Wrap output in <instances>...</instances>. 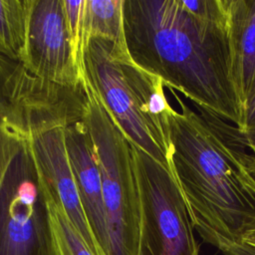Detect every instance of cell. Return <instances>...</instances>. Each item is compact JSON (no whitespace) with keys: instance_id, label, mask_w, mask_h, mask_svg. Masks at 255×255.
Masks as SVG:
<instances>
[{"instance_id":"4","label":"cell","mask_w":255,"mask_h":255,"mask_svg":"<svg viewBox=\"0 0 255 255\" xmlns=\"http://www.w3.org/2000/svg\"><path fill=\"white\" fill-rule=\"evenodd\" d=\"M88 127L100 168L111 255H142L143 210L131 145L87 78Z\"/></svg>"},{"instance_id":"16","label":"cell","mask_w":255,"mask_h":255,"mask_svg":"<svg viewBox=\"0 0 255 255\" xmlns=\"http://www.w3.org/2000/svg\"><path fill=\"white\" fill-rule=\"evenodd\" d=\"M216 248L225 255H255V247L244 242L223 243Z\"/></svg>"},{"instance_id":"9","label":"cell","mask_w":255,"mask_h":255,"mask_svg":"<svg viewBox=\"0 0 255 255\" xmlns=\"http://www.w3.org/2000/svg\"><path fill=\"white\" fill-rule=\"evenodd\" d=\"M66 143L88 221L104 252L111 255L102 177L84 117L67 126Z\"/></svg>"},{"instance_id":"18","label":"cell","mask_w":255,"mask_h":255,"mask_svg":"<svg viewBox=\"0 0 255 255\" xmlns=\"http://www.w3.org/2000/svg\"><path fill=\"white\" fill-rule=\"evenodd\" d=\"M241 242L247 243V244L255 247V229H253V230L249 231L247 234H245V236L243 237Z\"/></svg>"},{"instance_id":"7","label":"cell","mask_w":255,"mask_h":255,"mask_svg":"<svg viewBox=\"0 0 255 255\" xmlns=\"http://www.w3.org/2000/svg\"><path fill=\"white\" fill-rule=\"evenodd\" d=\"M85 94L40 124L33 131L31 144L46 182L81 237L95 255H107L96 239L86 216L66 143L67 126L85 115Z\"/></svg>"},{"instance_id":"3","label":"cell","mask_w":255,"mask_h":255,"mask_svg":"<svg viewBox=\"0 0 255 255\" xmlns=\"http://www.w3.org/2000/svg\"><path fill=\"white\" fill-rule=\"evenodd\" d=\"M85 66L128 139L171 172L169 118L174 110L161 79L139 67L128 49L101 38L89 41Z\"/></svg>"},{"instance_id":"12","label":"cell","mask_w":255,"mask_h":255,"mask_svg":"<svg viewBox=\"0 0 255 255\" xmlns=\"http://www.w3.org/2000/svg\"><path fill=\"white\" fill-rule=\"evenodd\" d=\"M125 0H86L84 39L87 47L93 38H101L128 49L124 22Z\"/></svg>"},{"instance_id":"11","label":"cell","mask_w":255,"mask_h":255,"mask_svg":"<svg viewBox=\"0 0 255 255\" xmlns=\"http://www.w3.org/2000/svg\"><path fill=\"white\" fill-rule=\"evenodd\" d=\"M36 165L39 186L47 208L55 255H95L81 237L62 204L46 182L37 162Z\"/></svg>"},{"instance_id":"5","label":"cell","mask_w":255,"mask_h":255,"mask_svg":"<svg viewBox=\"0 0 255 255\" xmlns=\"http://www.w3.org/2000/svg\"><path fill=\"white\" fill-rule=\"evenodd\" d=\"M130 145L143 210L142 255H199L190 213L174 176Z\"/></svg>"},{"instance_id":"1","label":"cell","mask_w":255,"mask_h":255,"mask_svg":"<svg viewBox=\"0 0 255 255\" xmlns=\"http://www.w3.org/2000/svg\"><path fill=\"white\" fill-rule=\"evenodd\" d=\"M180 111L169 118L170 167L195 231L217 247L255 229V180L245 164L236 127L210 112L191 110L169 89Z\"/></svg>"},{"instance_id":"10","label":"cell","mask_w":255,"mask_h":255,"mask_svg":"<svg viewBox=\"0 0 255 255\" xmlns=\"http://www.w3.org/2000/svg\"><path fill=\"white\" fill-rule=\"evenodd\" d=\"M231 79L242 105L255 93V0H226Z\"/></svg>"},{"instance_id":"14","label":"cell","mask_w":255,"mask_h":255,"mask_svg":"<svg viewBox=\"0 0 255 255\" xmlns=\"http://www.w3.org/2000/svg\"><path fill=\"white\" fill-rule=\"evenodd\" d=\"M86 0H63L66 27L69 35L73 62L81 77L86 83L87 73L85 66V39L84 14Z\"/></svg>"},{"instance_id":"8","label":"cell","mask_w":255,"mask_h":255,"mask_svg":"<svg viewBox=\"0 0 255 255\" xmlns=\"http://www.w3.org/2000/svg\"><path fill=\"white\" fill-rule=\"evenodd\" d=\"M34 76L56 85L79 88L72 58L63 0H32L27 41L21 62Z\"/></svg>"},{"instance_id":"17","label":"cell","mask_w":255,"mask_h":255,"mask_svg":"<svg viewBox=\"0 0 255 255\" xmlns=\"http://www.w3.org/2000/svg\"><path fill=\"white\" fill-rule=\"evenodd\" d=\"M245 164H246V168H247L249 174L255 180V153L246 152Z\"/></svg>"},{"instance_id":"13","label":"cell","mask_w":255,"mask_h":255,"mask_svg":"<svg viewBox=\"0 0 255 255\" xmlns=\"http://www.w3.org/2000/svg\"><path fill=\"white\" fill-rule=\"evenodd\" d=\"M32 0H0V53L21 62Z\"/></svg>"},{"instance_id":"2","label":"cell","mask_w":255,"mask_h":255,"mask_svg":"<svg viewBox=\"0 0 255 255\" xmlns=\"http://www.w3.org/2000/svg\"><path fill=\"white\" fill-rule=\"evenodd\" d=\"M124 22L128 53L139 67L199 108L240 125L227 27L197 19L182 0H125Z\"/></svg>"},{"instance_id":"6","label":"cell","mask_w":255,"mask_h":255,"mask_svg":"<svg viewBox=\"0 0 255 255\" xmlns=\"http://www.w3.org/2000/svg\"><path fill=\"white\" fill-rule=\"evenodd\" d=\"M31 137L0 190V255H55Z\"/></svg>"},{"instance_id":"15","label":"cell","mask_w":255,"mask_h":255,"mask_svg":"<svg viewBox=\"0 0 255 255\" xmlns=\"http://www.w3.org/2000/svg\"><path fill=\"white\" fill-rule=\"evenodd\" d=\"M236 128L245 146L255 153V93L243 105L241 122Z\"/></svg>"}]
</instances>
